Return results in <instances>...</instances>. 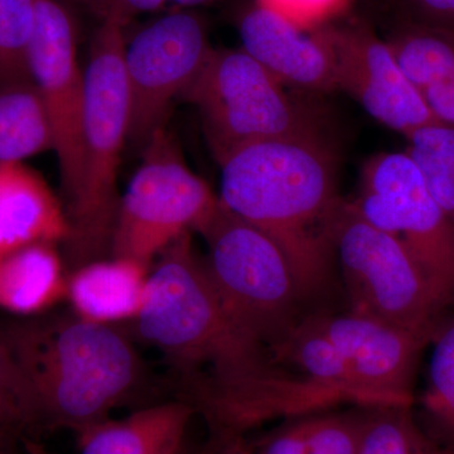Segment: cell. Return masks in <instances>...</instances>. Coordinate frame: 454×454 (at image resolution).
Listing matches in <instances>:
<instances>
[{
	"mask_svg": "<svg viewBox=\"0 0 454 454\" xmlns=\"http://www.w3.org/2000/svg\"><path fill=\"white\" fill-rule=\"evenodd\" d=\"M55 151L49 113L32 82L0 88V164Z\"/></svg>",
	"mask_w": 454,
	"mask_h": 454,
	"instance_id": "cell-21",
	"label": "cell"
},
{
	"mask_svg": "<svg viewBox=\"0 0 454 454\" xmlns=\"http://www.w3.org/2000/svg\"><path fill=\"white\" fill-rule=\"evenodd\" d=\"M68 271L56 244L27 245L0 258V309L42 315L66 301Z\"/></svg>",
	"mask_w": 454,
	"mask_h": 454,
	"instance_id": "cell-19",
	"label": "cell"
},
{
	"mask_svg": "<svg viewBox=\"0 0 454 454\" xmlns=\"http://www.w3.org/2000/svg\"><path fill=\"white\" fill-rule=\"evenodd\" d=\"M334 253L352 313L434 337L443 303L404 245L370 223L352 202L340 208Z\"/></svg>",
	"mask_w": 454,
	"mask_h": 454,
	"instance_id": "cell-8",
	"label": "cell"
},
{
	"mask_svg": "<svg viewBox=\"0 0 454 454\" xmlns=\"http://www.w3.org/2000/svg\"><path fill=\"white\" fill-rule=\"evenodd\" d=\"M216 0H88L86 4L100 20H114L127 26L134 17L166 8L191 9Z\"/></svg>",
	"mask_w": 454,
	"mask_h": 454,
	"instance_id": "cell-28",
	"label": "cell"
},
{
	"mask_svg": "<svg viewBox=\"0 0 454 454\" xmlns=\"http://www.w3.org/2000/svg\"><path fill=\"white\" fill-rule=\"evenodd\" d=\"M190 452H191V450H190V447H188V450H186V453H184V454H190Z\"/></svg>",
	"mask_w": 454,
	"mask_h": 454,
	"instance_id": "cell-36",
	"label": "cell"
},
{
	"mask_svg": "<svg viewBox=\"0 0 454 454\" xmlns=\"http://www.w3.org/2000/svg\"><path fill=\"white\" fill-rule=\"evenodd\" d=\"M27 454H46L42 452L40 447L35 446V443L27 444Z\"/></svg>",
	"mask_w": 454,
	"mask_h": 454,
	"instance_id": "cell-32",
	"label": "cell"
},
{
	"mask_svg": "<svg viewBox=\"0 0 454 454\" xmlns=\"http://www.w3.org/2000/svg\"><path fill=\"white\" fill-rule=\"evenodd\" d=\"M325 29L333 49L336 90L404 137L435 121L387 40L363 23L339 22Z\"/></svg>",
	"mask_w": 454,
	"mask_h": 454,
	"instance_id": "cell-12",
	"label": "cell"
},
{
	"mask_svg": "<svg viewBox=\"0 0 454 454\" xmlns=\"http://www.w3.org/2000/svg\"><path fill=\"white\" fill-rule=\"evenodd\" d=\"M286 89L244 50L214 49L182 98L199 110L219 160L250 143L322 131L315 109Z\"/></svg>",
	"mask_w": 454,
	"mask_h": 454,
	"instance_id": "cell-6",
	"label": "cell"
},
{
	"mask_svg": "<svg viewBox=\"0 0 454 454\" xmlns=\"http://www.w3.org/2000/svg\"><path fill=\"white\" fill-rule=\"evenodd\" d=\"M124 28L114 20H100L83 68L82 177L74 201L65 210L70 232L62 255L67 271L112 256L121 201L118 170L129 134Z\"/></svg>",
	"mask_w": 454,
	"mask_h": 454,
	"instance_id": "cell-4",
	"label": "cell"
},
{
	"mask_svg": "<svg viewBox=\"0 0 454 454\" xmlns=\"http://www.w3.org/2000/svg\"><path fill=\"white\" fill-rule=\"evenodd\" d=\"M405 154L454 223V127L433 121L405 137Z\"/></svg>",
	"mask_w": 454,
	"mask_h": 454,
	"instance_id": "cell-22",
	"label": "cell"
},
{
	"mask_svg": "<svg viewBox=\"0 0 454 454\" xmlns=\"http://www.w3.org/2000/svg\"><path fill=\"white\" fill-rule=\"evenodd\" d=\"M212 51L205 20L191 9L158 18L125 43L129 142L143 149L166 127L173 101L193 85Z\"/></svg>",
	"mask_w": 454,
	"mask_h": 454,
	"instance_id": "cell-10",
	"label": "cell"
},
{
	"mask_svg": "<svg viewBox=\"0 0 454 454\" xmlns=\"http://www.w3.org/2000/svg\"><path fill=\"white\" fill-rule=\"evenodd\" d=\"M190 454H255L249 435H208L207 441Z\"/></svg>",
	"mask_w": 454,
	"mask_h": 454,
	"instance_id": "cell-31",
	"label": "cell"
},
{
	"mask_svg": "<svg viewBox=\"0 0 454 454\" xmlns=\"http://www.w3.org/2000/svg\"><path fill=\"white\" fill-rule=\"evenodd\" d=\"M20 442L29 441L22 396L16 376L0 349V448L17 450Z\"/></svg>",
	"mask_w": 454,
	"mask_h": 454,
	"instance_id": "cell-27",
	"label": "cell"
},
{
	"mask_svg": "<svg viewBox=\"0 0 454 454\" xmlns=\"http://www.w3.org/2000/svg\"><path fill=\"white\" fill-rule=\"evenodd\" d=\"M35 18V0H0V88L32 82L28 49Z\"/></svg>",
	"mask_w": 454,
	"mask_h": 454,
	"instance_id": "cell-25",
	"label": "cell"
},
{
	"mask_svg": "<svg viewBox=\"0 0 454 454\" xmlns=\"http://www.w3.org/2000/svg\"><path fill=\"white\" fill-rule=\"evenodd\" d=\"M358 454H446L415 422L411 408H366Z\"/></svg>",
	"mask_w": 454,
	"mask_h": 454,
	"instance_id": "cell-23",
	"label": "cell"
},
{
	"mask_svg": "<svg viewBox=\"0 0 454 454\" xmlns=\"http://www.w3.org/2000/svg\"><path fill=\"white\" fill-rule=\"evenodd\" d=\"M143 151V162L119 201L112 256L151 267L179 238L200 232L220 199L188 167L166 127Z\"/></svg>",
	"mask_w": 454,
	"mask_h": 454,
	"instance_id": "cell-7",
	"label": "cell"
},
{
	"mask_svg": "<svg viewBox=\"0 0 454 454\" xmlns=\"http://www.w3.org/2000/svg\"><path fill=\"white\" fill-rule=\"evenodd\" d=\"M432 342L423 406L446 450L454 446V321L439 325Z\"/></svg>",
	"mask_w": 454,
	"mask_h": 454,
	"instance_id": "cell-24",
	"label": "cell"
},
{
	"mask_svg": "<svg viewBox=\"0 0 454 454\" xmlns=\"http://www.w3.org/2000/svg\"><path fill=\"white\" fill-rule=\"evenodd\" d=\"M444 452H446V454H454V446L450 447V450H444Z\"/></svg>",
	"mask_w": 454,
	"mask_h": 454,
	"instance_id": "cell-34",
	"label": "cell"
},
{
	"mask_svg": "<svg viewBox=\"0 0 454 454\" xmlns=\"http://www.w3.org/2000/svg\"><path fill=\"white\" fill-rule=\"evenodd\" d=\"M199 234L227 317L247 339L271 352L297 325L295 310L303 300L282 250L221 201Z\"/></svg>",
	"mask_w": 454,
	"mask_h": 454,
	"instance_id": "cell-5",
	"label": "cell"
},
{
	"mask_svg": "<svg viewBox=\"0 0 454 454\" xmlns=\"http://www.w3.org/2000/svg\"><path fill=\"white\" fill-rule=\"evenodd\" d=\"M191 235L179 238L151 265L142 309L130 324L137 336L201 393L277 384L286 370L227 317Z\"/></svg>",
	"mask_w": 454,
	"mask_h": 454,
	"instance_id": "cell-3",
	"label": "cell"
},
{
	"mask_svg": "<svg viewBox=\"0 0 454 454\" xmlns=\"http://www.w3.org/2000/svg\"><path fill=\"white\" fill-rule=\"evenodd\" d=\"M62 2H65V0H62ZM74 2H83V3H88V0H74Z\"/></svg>",
	"mask_w": 454,
	"mask_h": 454,
	"instance_id": "cell-35",
	"label": "cell"
},
{
	"mask_svg": "<svg viewBox=\"0 0 454 454\" xmlns=\"http://www.w3.org/2000/svg\"><path fill=\"white\" fill-rule=\"evenodd\" d=\"M241 50L286 88L309 94L336 91L327 29L306 31L253 3L238 20Z\"/></svg>",
	"mask_w": 454,
	"mask_h": 454,
	"instance_id": "cell-14",
	"label": "cell"
},
{
	"mask_svg": "<svg viewBox=\"0 0 454 454\" xmlns=\"http://www.w3.org/2000/svg\"><path fill=\"white\" fill-rule=\"evenodd\" d=\"M411 20L454 31V0H399Z\"/></svg>",
	"mask_w": 454,
	"mask_h": 454,
	"instance_id": "cell-30",
	"label": "cell"
},
{
	"mask_svg": "<svg viewBox=\"0 0 454 454\" xmlns=\"http://www.w3.org/2000/svg\"><path fill=\"white\" fill-rule=\"evenodd\" d=\"M0 454H18L17 450H3L0 448Z\"/></svg>",
	"mask_w": 454,
	"mask_h": 454,
	"instance_id": "cell-33",
	"label": "cell"
},
{
	"mask_svg": "<svg viewBox=\"0 0 454 454\" xmlns=\"http://www.w3.org/2000/svg\"><path fill=\"white\" fill-rule=\"evenodd\" d=\"M277 363L297 367L301 375L333 391L345 404L370 408L342 352L322 330L316 316L297 322L271 349Z\"/></svg>",
	"mask_w": 454,
	"mask_h": 454,
	"instance_id": "cell-20",
	"label": "cell"
},
{
	"mask_svg": "<svg viewBox=\"0 0 454 454\" xmlns=\"http://www.w3.org/2000/svg\"><path fill=\"white\" fill-rule=\"evenodd\" d=\"M342 352L370 408H411L415 370L432 337L349 312L316 316Z\"/></svg>",
	"mask_w": 454,
	"mask_h": 454,
	"instance_id": "cell-13",
	"label": "cell"
},
{
	"mask_svg": "<svg viewBox=\"0 0 454 454\" xmlns=\"http://www.w3.org/2000/svg\"><path fill=\"white\" fill-rule=\"evenodd\" d=\"M433 119L454 127V31L406 20L387 38Z\"/></svg>",
	"mask_w": 454,
	"mask_h": 454,
	"instance_id": "cell-18",
	"label": "cell"
},
{
	"mask_svg": "<svg viewBox=\"0 0 454 454\" xmlns=\"http://www.w3.org/2000/svg\"><path fill=\"white\" fill-rule=\"evenodd\" d=\"M352 203L370 223L404 245L446 307L454 298V223L405 152L370 158Z\"/></svg>",
	"mask_w": 454,
	"mask_h": 454,
	"instance_id": "cell-9",
	"label": "cell"
},
{
	"mask_svg": "<svg viewBox=\"0 0 454 454\" xmlns=\"http://www.w3.org/2000/svg\"><path fill=\"white\" fill-rule=\"evenodd\" d=\"M307 415L283 420L282 424L268 430L255 441L250 438L254 453L313 454L309 438Z\"/></svg>",
	"mask_w": 454,
	"mask_h": 454,
	"instance_id": "cell-29",
	"label": "cell"
},
{
	"mask_svg": "<svg viewBox=\"0 0 454 454\" xmlns=\"http://www.w3.org/2000/svg\"><path fill=\"white\" fill-rule=\"evenodd\" d=\"M68 232L64 205L40 173L0 164V258L27 245H64Z\"/></svg>",
	"mask_w": 454,
	"mask_h": 454,
	"instance_id": "cell-15",
	"label": "cell"
},
{
	"mask_svg": "<svg viewBox=\"0 0 454 454\" xmlns=\"http://www.w3.org/2000/svg\"><path fill=\"white\" fill-rule=\"evenodd\" d=\"M254 3L306 31L340 22L352 5V0H254Z\"/></svg>",
	"mask_w": 454,
	"mask_h": 454,
	"instance_id": "cell-26",
	"label": "cell"
},
{
	"mask_svg": "<svg viewBox=\"0 0 454 454\" xmlns=\"http://www.w3.org/2000/svg\"><path fill=\"white\" fill-rule=\"evenodd\" d=\"M196 409L175 396L103 420L77 434L79 454H184Z\"/></svg>",
	"mask_w": 454,
	"mask_h": 454,
	"instance_id": "cell-16",
	"label": "cell"
},
{
	"mask_svg": "<svg viewBox=\"0 0 454 454\" xmlns=\"http://www.w3.org/2000/svg\"><path fill=\"white\" fill-rule=\"evenodd\" d=\"M221 203L282 250L301 297L321 291L333 271L343 200L337 158L322 131L239 146L217 160Z\"/></svg>",
	"mask_w": 454,
	"mask_h": 454,
	"instance_id": "cell-2",
	"label": "cell"
},
{
	"mask_svg": "<svg viewBox=\"0 0 454 454\" xmlns=\"http://www.w3.org/2000/svg\"><path fill=\"white\" fill-rule=\"evenodd\" d=\"M35 3V27L28 49L29 74L52 124L66 210L76 196L82 177L85 76L77 59L74 20L65 2Z\"/></svg>",
	"mask_w": 454,
	"mask_h": 454,
	"instance_id": "cell-11",
	"label": "cell"
},
{
	"mask_svg": "<svg viewBox=\"0 0 454 454\" xmlns=\"http://www.w3.org/2000/svg\"><path fill=\"white\" fill-rule=\"evenodd\" d=\"M0 349L31 441L59 430L77 435L122 406L154 403L146 396L154 390L148 366L121 327L52 309L0 322Z\"/></svg>",
	"mask_w": 454,
	"mask_h": 454,
	"instance_id": "cell-1",
	"label": "cell"
},
{
	"mask_svg": "<svg viewBox=\"0 0 454 454\" xmlns=\"http://www.w3.org/2000/svg\"><path fill=\"white\" fill-rule=\"evenodd\" d=\"M149 269L136 260L107 256L68 271V309L92 324H133L145 301Z\"/></svg>",
	"mask_w": 454,
	"mask_h": 454,
	"instance_id": "cell-17",
	"label": "cell"
}]
</instances>
